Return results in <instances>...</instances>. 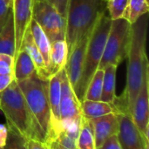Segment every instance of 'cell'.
I'll return each instance as SVG.
<instances>
[{"mask_svg": "<svg viewBox=\"0 0 149 149\" xmlns=\"http://www.w3.org/2000/svg\"><path fill=\"white\" fill-rule=\"evenodd\" d=\"M148 14H144L131 25V39L128 50L127 85L123 94L116 97L113 107L118 113L131 114L134 104L141 88L146 70L149 67L146 44Z\"/></svg>", "mask_w": 149, "mask_h": 149, "instance_id": "obj_1", "label": "cell"}, {"mask_svg": "<svg viewBox=\"0 0 149 149\" xmlns=\"http://www.w3.org/2000/svg\"><path fill=\"white\" fill-rule=\"evenodd\" d=\"M0 110L5 116L7 127L17 130L27 140L45 142L43 134L31 114L16 79L0 92Z\"/></svg>", "mask_w": 149, "mask_h": 149, "instance_id": "obj_2", "label": "cell"}, {"mask_svg": "<svg viewBox=\"0 0 149 149\" xmlns=\"http://www.w3.org/2000/svg\"><path fill=\"white\" fill-rule=\"evenodd\" d=\"M111 24L112 20L105 8L99 14L93 25L86 52L81 79L75 91V94L80 103L84 100L89 82L99 68V65L104 53Z\"/></svg>", "mask_w": 149, "mask_h": 149, "instance_id": "obj_3", "label": "cell"}, {"mask_svg": "<svg viewBox=\"0 0 149 149\" xmlns=\"http://www.w3.org/2000/svg\"><path fill=\"white\" fill-rule=\"evenodd\" d=\"M102 0H69L66 13L65 41L68 52L90 31L99 14L106 8ZM69 54V53H68Z\"/></svg>", "mask_w": 149, "mask_h": 149, "instance_id": "obj_4", "label": "cell"}, {"mask_svg": "<svg viewBox=\"0 0 149 149\" xmlns=\"http://www.w3.org/2000/svg\"><path fill=\"white\" fill-rule=\"evenodd\" d=\"M48 80L41 79L36 74L29 79L17 81L28 107L43 134L45 143L48 141L51 134Z\"/></svg>", "mask_w": 149, "mask_h": 149, "instance_id": "obj_5", "label": "cell"}, {"mask_svg": "<svg viewBox=\"0 0 149 149\" xmlns=\"http://www.w3.org/2000/svg\"><path fill=\"white\" fill-rule=\"evenodd\" d=\"M131 25L124 18L112 20L104 53L98 69H104L110 65L118 67L127 58L131 39Z\"/></svg>", "mask_w": 149, "mask_h": 149, "instance_id": "obj_6", "label": "cell"}, {"mask_svg": "<svg viewBox=\"0 0 149 149\" xmlns=\"http://www.w3.org/2000/svg\"><path fill=\"white\" fill-rule=\"evenodd\" d=\"M32 19L41 27L50 42L65 39V18L48 0H34Z\"/></svg>", "mask_w": 149, "mask_h": 149, "instance_id": "obj_7", "label": "cell"}, {"mask_svg": "<svg viewBox=\"0 0 149 149\" xmlns=\"http://www.w3.org/2000/svg\"><path fill=\"white\" fill-rule=\"evenodd\" d=\"M61 75V98L60 120L61 128L65 126L80 123L82 119L81 103L72 89L65 68L60 71Z\"/></svg>", "mask_w": 149, "mask_h": 149, "instance_id": "obj_8", "label": "cell"}, {"mask_svg": "<svg viewBox=\"0 0 149 149\" xmlns=\"http://www.w3.org/2000/svg\"><path fill=\"white\" fill-rule=\"evenodd\" d=\"M93 28L90 31H88L74 45V46L71 49V51H69L68 59H67V63L65 67V70L66 72L69 82L72 89L74 90V92L76 91L78 85L79 83V80L81 79L83 67H84V62H85V57H86V52L88 41H89Z\"/></svg>", "mask_w": 149, "mask_h": 149, "instance_id": "obj_9", "label": "cell"}, {"mask_svg": "<svg viewBox=\"0 0 149 149\" xmlns=\"http://www.w3.org/2000/svg\"><path fill=\"white\" fill-rule=\"evenodd\" d=\"M119 120V133L117 134L121 149H149L148 141L139 131L131 114L117 113Z\"/></svg>", "mask_w": 149, "mask_h": 149, "instance_id": "obj_10", "label": "cell"}, {"mask_svg": "<svg viewBox=\"0 0 149 149\" xmlns=\"http://www.w3.org/2000/svg\"><path fill=\"white\" fill-rule=\"evenodd\" d=\"M33 0H13L12 16L15 31V55L20 51L24 36L32 20Z\"/></svg>", "mask_w": 149, "mask_h": 149, "instance_id": "obj_11", "label": "cell"}, {"mask_svg": "<svg viewBox=\"0 0 149 149\" xmlns=\"http://www.w3.org/2000/svg\"><path fill=\"white\" fill-rule=\"evenodd\" d=\"M48 96L51 109V134L47 144L61 131L60 98H61V75L60 72L52 76L48 80Z\"/></svg>", "mask_w": 149, "mask_h": 149, "instance_id": "obj_12", "label": "cell"}, {"mask_svg": "<svg viewBox=\"0 0 149 149\" xmlns=\"http://www.w3.org/2000/svg\"><path fill=\"white\" fill-rule=\"evenodd\" d=\"M131 116L134 123L143 135L149 125V67L146 70L143 83L134 104Z\"/></svg>", "mask_w": 149, "mask_h": 149, "instance_id": "obj_13", "label": "cell"}, {"mask_svg": "<svg viewBox=\"0 0 149 149\" xmlns=\"http://www.w3.org/2000/svg\"><path fill=\"white\" fill-rule=\"evenodd\" d=\"M89 120L93 130L96 149L100 148L108 138L119 133V120L116 113H112Z\"/></svg>", "mask_w": 149, "mask_h": 149, "instance_id": "obj_14", "label": "cell"}, {"mask_svg": "<svg viewBox=\"0 0 149 149\" xmlns=\"http://www.w3.org/2000/svg\"><path fill=\"white\" fill-rule=\"evenodd\" d=\"M21 50L25 51L28 53V55L31 57V58L32 59V61L35 65V67H36L37 76L41 79L48 80L50 79V75L48 72L47 66L44 61V58H43L39 50L38 49V47L33 40L30 27L27 29V31L24 36L20 51Z\"/></svg>", "mask_w": 149, "mask_h": 149, "instance_id": "obj_15", "label": "cell"}, {"mask_svg": "<svg viewBox=\"0 0 149 149\" xmlns=\"http://www.w3.org/2000/svg\"><path fill=\"white\" fill-rule=\"evenodd\" d=\"M68 53V46L65 39H59L51 43L50 63L48 67L50 78L65 67Z\"/></svg>", "mask_w": 149, "mask_h": 149, "instance_id": "obj_16", "label": "cell"}, {"mask_svg": "<svg viewBox=\"0 0 149 149\" xmlns=\"http://www.w3.org/2000/svg\"><path fill=\"white\" fill-rule=\"evenodd\" d=\"M80 123L62 127L61 131L46 145L50 149H77L76 142Z\"/></svg>", "mask_w": 149, "mask_h": 149, "instance_id": "obj_17", "label": "cell"}, {"mask_svg": "<svg viewBox=\"0 0 149 149\" xmlns=\"http://www.w3.org/2000/svg\"><path fill=\"white\" fill-rule=\"evenodd\" d=\"M37 74L35 65L28 53L21 50L14 57V78L17 81L29 79Z\"/></svg>", "mask_w": 149, "mask_h": 149, "instance_id": "obj_18", "label": "cell"}, {"mask_svg": "<svg viewBox=\"0 0 149 149\" xmlns=\"http://www.w3.org/2000/svg\"><path fill=\"white\" fill-rule=\"evenodd\" d=\"M81 113L84 118L91 120L112 113H116V111L113 104H109L100 100L92 101L85 100L81 102Z\"/></svg>", "mask_w": 149, "mask_h": 149, "instance_id": "obj_19", "label": "cell"}, {"mask_svg": "<svg viewBox=\"0 0 149 149\" xmlns=\"http://www.w3.org/2000/svg\"><path fill=\"white\" fill-rule=\"evenodd\" d=\"M103 70H104V77H103L102 93L100 97V101L113 104L117 97L115 94L117 66L110 65H107Z\"/></svg>", "mask_w": 149, "mask_h": 149, "instance_id": "obj_20", "label": "cell"}, {"mask_svg": "<svg viewBox=\"0 0 149 149\" xmlns=\"http://www.w3.org/2000/svg\"><path fill=\"white\" fill-rule=\"evenodd\" d=\"M15 31L12 10L8 20L0 31V53L15 57Z\"/></svg>", "mask_w": 149, "mask_h": 149, "instance_id": "obj_21", "label": "cell"}, {"mask_svg": "<svg viewBox=\"0 0 149 149\" xmlns=\"http://www.w3.org/2000/svg\"><path fill=\"white\" fill-rule=\"evenodd\" d=\"M30 29L32 34L33 40L39 50L44 61L47 66V69L49 67V63H50V52H51V42L46 36V34L43 31L41 27L38 24V23L32 19L30 24ZM49 72V71H48ZM50 75V74H49Z\"/></svg>", "mask_w": 149, "mask_h": 149, "instance_id": "obj_22", "label": "cell"}, {"mask_svg": "<svg viewBox=\"0 0 149 149\" xmlns=\"http://www.w3.org/2000/svg\"><path fill=\"white\" fill-rule=\"evenodd\" d=\"M77 149H96L93 127L90 120L82 116L80 128L77 138Z\"/></svg>", "mask_w": 149, "mask_h": 149, "instance_id": "obj_23", "label": "cell"}, {"mask_svg": "<svg viewBox=\"0 0 149 149\" xmlns=\"http://www.w3.org/2000/svg\"><path fill=\"white\" fill-rule=\"evenodd\" d=\"M148 0H129L122 18L127 20L132 24L144 14L148 13Z\"/></svg>", "mask_w": 149, "mask_h": 149, "instance_id": "obj_24", "label": "cell"}, {"mask_svg": "<svg viewBox=\"0 0 149 149\" xmlns=\"http://www.w3.org/2000/svg\"><path fill=\"white\" fill-rule=\"evenodd\" d=\"M103 77H104V70L98 69L88 84V86L85 93L84 100H92V101L100 100V97L102 93Z\"/></svg>", "mask_w": 149, "mask_h": 149, "instance_id": "obj_25", "label": "cell"}, {"mask_svg": "<svg viewBox=\"0 0 149 149\" xmlns=\"http://www.w3.org/2000/svg\"><path fill=\"white\" fill-rule=\"evenodd\" d=\"M128 3L129 0H107L106 10L111 20L122 18Z\"/></svg>", "mask_w": 149, "mask_h": 149, "instance_id": "obj_26", "label": "cell"}, {"mask_svg": "<svg viewBox=\"0 0 149 149\" xmlns=\"http://www.w3.org/2000/svg\"><path fill=\"white\" fill-rule=\"evenodd\" d=\"M8 127V137L5 146L1 149H28L27 139L12 127Z\"/></svg>", "mask_w": 149, "mask_h": 149, "instance_id": "obj_27", "label": "cell"}, {"mask_svg": "<svg viewBox=\"0 0 149 149\" xmlns=\"http://www.w3.org/2000/svg\"><path fill=\"white\" fill-rule=\"evenodd\" d=\"M0 74L14 75V57L0 53Z\"/></svg>", "mask_w": 149, "mask_h": 149, "instance_id": "obj_28", "label": "cell"}, {"mask_svg": "<svg viewBox=\"0 0 149 149\" xmlns=\"http://www.w3.org/2000/svg\"><path fill=\"white\" fill-rule=\"evenodd\" d=\"M12 7H10L4 0H0V31L6 24Z\"/></svg>", "mask_w": 149, "mask_h": 149, "instance_id": "obj_29", "label": "cell"}, {"mask_svg": "<svg viewBox=\"0 0 149 149\" xmlns=\"http://www.w3.org/2000/svg\"><path fill=\"white\" fill-rule=\"evenodd\" d=\"M98 149H121L117 134L113 135L110 138H108L103 143V145Z\"/></svg>", "mask_w": 149, "mask_h": 149, "instance_id": "obj_30", "label": "cell"}, {"mask_svg": "<svg viewBox=\"0 0 149 149\" xmlns=\"http://www.w3.org/2000/svg\"><path fill=\"white\" fill-rule=\"evenodd\" d=\"M68 1L69 0H52V3L56 7L58 11L65 18L67 13V7H68Z\"/></svg>", "mask_w": 149, "mask_h": 149, "instance_id": "obj_31", "label": "cell"}, {"mask_svg": "<svg viewBox=\"0 0 149 149\" xmlns=\"http://www.w3.org/2000/svg\"><path fill=\"white\" fill-rule=\"evenodd\" d=\"M14 79H15L14 75L0 74V92H2L4 89H6Z\"/></svg>", "mask_w": 149, "mask_h": 149, "instance_id": "obj_32", "label": "cell"}, {"mask_svg": "<svg viewBox=\"0 0 149 149\" xmlns=\"http://www.w3.org/2000/svg\"><path fill=\"white\" fill-rule=\"evenodd\" d=\"M27 148L28 149H50L45 142L32 139L27 141Z\"/></svg>", "mask_w": 149, "mask_h": 149, "instance_id": "obj_33", "label": "cell"}, {"mask_svg": "<svg viewBox=\"0 0 149 149\" xmlns=\"http://www.w3.org/2000/svg\"><path fill=\"white\" fill-rule=\"evenodd\" d=\"M8 127L3 124H0V149L3 148L7 141Z\"/></svg>", "mask_w": 149, "mask_h": 149, "instance_id": "obj_34", "label": "cell"}, {"mask_svg": "<svg viewBox=\"0 0 149 149\" xmlns=\"http://www.w3.org/2000/svg\"><path fill=\"white\" fill-rule=\"evenodd\" d=\"M5 3L10 6V7H12V3H13V0H4Z\"/></svg>", "mask_w": 149, "mask_h": 149, "instance_id": "obj_35", "label": "cell"}, {"mask_svg": "<svg viewBox=\"0 0 149 149\" xmlns=\"http://www.w3.org/2000/svg\"><path fill=\"white\" fill-rule=\"evenodd\" d=\"M106 1H107V0H104V2H106Z\"/></svg>", "mask_w": 149, "mask_h": 149, "instance_id": "obj_36", "label": "cell"}, {"mask_svg": "<svg viewBox=\"0 0 149 149\" xmlns=\"http://www.w3.org/2000/svg\"><path fill=\"white\" fill-rule=\"evenodd\" d=\"M48 1H51V2H52V0H48Z\"/></svg>", "mask_w": 149, "mask_h": 149, "instance_id": "obj_37", "label": "cell"}, {"mask_svg": "<svg viewBox=\"0 0 149 149\" xmlns=\"http://www.w3.org/2000/svg\"><path fill=\"white\" fill-rule=\"evenodd\" d=\"M102 1H104V0H102Z\"/></svg>", "mask_w": 149, "mask_h": 149, "instance_id": "obj_38", "label": "cell"}, {"mask_svg": "<svg viewBox=\"0 0 149 149\" xmlns=\"http://www.w3.org/2000/svg\"><path fill=\"white\" fill-rule=\"evenodd\" d=\"M33 1H34V0H33Z\"/></svg>", "mask_w": 149, "mask_h": 149, "instance_id": "obj_39", "label": "cell"}]
</instances>
